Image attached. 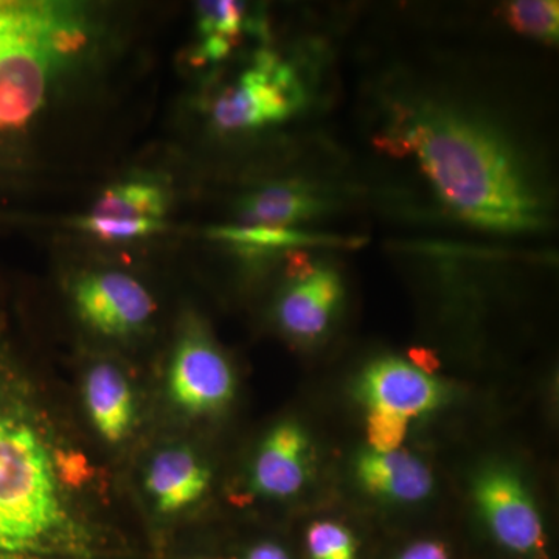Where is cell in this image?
I'll return each mask as SVG.
<instances>
[{
	"label": "cell",
	"mask_w": 559,
	"mask_h": 559,
	"mask_svg": "<svg viewBox=\"0 0 559 559\" xmlns=\"http://www.w3.org/2000/svg\"><path fill=\"white\" fill-rule=\"evenodd\" d=\"M342 293L340 274L331 267L304 272L280 300V323L293 336L314 340L329 329Z\"/></svg>",
	"instance_id": "cell-9"
},
{
	"label": "cell",
	"mask_w": 559,
	"mask_h": 559,
	"mask_svg": "<svg viewBox=\"0 0 559 559\" xmlns=\"http://www.w3.org/2000/svg\"><path fill=\"white\" fill-rule=\"evenodd\" d=\"M91 477L66 448L28 378L0 345V559H95L76 500Z\"/></svg>",
	"instance_id": "cell-1"
},
{
	"label": "cell",
	"mask_w": 559,
	"mask_h": 559,
	"mask_svg": "<svg viewBox=\"0 0 559 559\" xmlns=\"http://www.w3.org/2000/svg\"><path fill=\"white\" fill-rule=\"evenodd\" d=\"M412 360H414V366L417 367V369L428 374L432 373L436 367L439 366L436 356H430L429 352H425V349H414V352H412Z\"/></svg>",
	"instance_id": "cell-24"
},
{
	"label": "cell",
	"mask_w": 559,
	"mask_h": 559,
	"mask_svg": "<svg viewBox=\"0 0 559 559\" xmlns=\"http://www.w3.org/2000/svg\"><path fill=\"white\" fill-rule=\"evenodd\" d=\"M246 559H289L288 555L285 554V550L280 549L278 546H274V544H261V546L255 547Z\"/></svg>",
	"instance_id": "cell-23"
},
{
	"label": "cell",
	"mask_w": 559,
	"mask_h": 559,
	"mask_svg": "<svg viewBox=\"0 0 559 559\" xmlns=\"http://www.w3.org/2000/svg\"><path fill=\"white\" fill-rule=\"evenodd\" d=\"M477 503L492 535L518 554L544 555L546 535L538 510L513 471L491 468L476 481Z\"/></svg>",
	"instance_id": "cell-6"
},
{
	"label": "cell",
	"mask_w": 559,
	"mask_h": 559,
	"mask_svg": "<svg viewBox=\"0 0 559 559\" xmlns=\"http://www.w3.org/2000/svg\"><path fill=\"white\" fill-rule=\"evenodd\" d=\"M210 471L189 448H168L151 462L146 488L164 513L186 509L204 495Z\"/></svg>",
	"instance_id": "cell-12"
},
{
	"label": "cell",
	"mask_w": 559,
	"mask_h": 559,
	"mask_svg": "<svg viewBox=\"0 0 559 559\" xmlns=\"http://www.w3.org/2000/svg\"><path fill=\"white\" fill-rule=\"evenodd\" d=\"M409 419L388 412L370 409L367 418V439L370 450L377 452H392L400 450L401 443L406 439Z\"/></svg>",
	"instance_id": "cell-21"
},
{
	"label": "cell",
	"mask_w": 559,
	"mask_h": 559,
	"mask_svg": "<svg viewBox=\"0 0 559 559\" xmlns=\"http://www.w3.org/2000/svg\"><path fill=\"white\" fill-rule=\"evenodd\" d=\"M73 226L103 241H132L151 237L165 230L164 221L110 219L87 215L73 219Z\"/></svg>",
	"instance_id": "cell-19"
},
{
	"label": "cell",
	"mask_w": 559,
	"mask_h": 559,
	"mask_svg": "<svg viewBox=\"0 0 559 559\" xmlns=\"http://www.w3.org/2000/svg\"><path fill=\"white\" fill-rule=\"evenodd\" d=\"M364 403L373 411L411 419L440 406L444 389L414 364L396 358L374 360L358 384Z\"/></svg>",
	"instance_id": "cell-8"
},
{
	"label": "cell",
	"mask_w": 559,
	"mask_h": 559,
	"mask_svg": "<svg viewBox=\"0 0 559 559\" xmlns=\"http://www.w3.org/2000/svg\"><path fill=\"white\" fill-rule=\"evenodd\" d=\"M98 11L69 0H0V170L100 50Z\"/></svg>",
	"instance_id": "cell-3"
},
{
	"label": "cell",
	"mask_w": 559,
	"mask_h": 559,
	"mask_svg": "<svg viewBox=\"0 0 559 559\" xmlns=\"http://www.w3.org/2000/svg\"><path fill=\"white\" fill-rule=\"evenodd\" d=\"M234 392L229 362L200 326L190 325L173 355V401L190 414H209L226 406Z\"/></svg>",
	"instance_id": "cell-5"
},
{
	"label": "cell",
	"mask_w": 559,
	"mask_h": 559,
	"mask_svg": "<svg viewBox=\"0 0 559 559\" xmlns=\"http://www.w3.org/2000/svg\"><path fill=\"white\" fill-rule=\"evenodd\" d=\"M400 559H450L443 544L418 543L409 547Z\"/></svg>",
	"instance_id": "cell-22"
},
{
	"label": "cell",
	"mask_w": 559,
	"mask_h": 559,
	"mask_svg": "<svg viewBox=\"0 0 559 559\" xmlns=\"http://www.w3.org/2000/svg\"><path fill=\"white\" fill-rule=\"evenodd\" d=\"M304 105V84L296 70L277 55L261 51L213 102L210 119L218 131H255L290 119Z\"/></svg>",
	"instance_id": "cell-4"
},
{
	"label": "cell",
	"mask_w": 559,
	"mask_h": 559,
	"mask_svg": "<svg viewBox=\"0 0 559 559\" xmlns=\"http://www.w3.org/2000/svg\"><path fill=\"white\" fill-rule=\"evenodd\" d=\"M325 201L310 187L296 182L270 183L241 198L238 223L241 226L293 227L319 215Z\"/></svg>",
	"instance_id": "cell-13"
},
{
	"label": "cell",
	"mask_w": 559,
	"mask_h": 559,
	"mask_svg": "<svg viewBox=\"0 0 559 559\" xmlns=\"http://www.w3.org/2000/svg\"><path fill=\"white\" fill-rule=\"evenodd\" d=\"M356 476L367 491L396 502H418L432 491V474L406 451H364L356 460Z\"/></svg>",
	"instance_id": "cell-11"
},
{
	"label": "cell",
	"mask_w": 559,
	"mask_h": 559,
	"mask_svg": "<svg viewBox=\"0 0 559 559\" xmlns=\"http://www.w3.org/2000/svg\"><path fill=\"white\" fill-rule=\"evenodd\" d=\"M514 31L532 38L555 43L559 33V3L551 0H518L506 7Z\"/></svg>",
	"instance_id": "cell-18"
},
{
	"label": "cell",
	"mask_w": 559,
	"mask_h": 559,
	"mask_svg": "<svg viewBox=\"0 0 559 559\" xmlns=\"http://www.w3.org/2000/svg\"><path fill=\"white\" fill-rule=\"evenodd\" d=\"M307 433L296 423H282L261 444L252 484L255 491L267 498H289L296 495L308 474Z\"/></svg>",
	"instance_id": "cell-10"
},
{
	"label": "cell",
	"mask_w": 559,
	"mask_h": 559,
	"mask_svg": "<svg viewBox=\"0 0 559 559\" xmlns=\"http://www.w3.org/2000/svg\"><path fill=\"white\" fill-rule=\"evenodd\" d=\"M81 318L106 336H130L150 322L154 300L148 289L130 274L95 271L81 275L73 286Z\"/></svg>",
	"instance_id": "cell-7"
},
{
	"label": "cell",
	"mask_w": 559,
	"mask_h": 559,
	"mask_svg": "<svg viewBox=\"0 0 559 559\" xmlns=\"http://www.w3.org/2000/svg\"><path fill=\"white\" fill-rule=\"evenodd\" d=\"M393 135L459 218L495 231L543 226V201L524 162L488 121L447 103H412L396 106Z\"/></svg>",
	"instance_id": "cell-2"
},
{
	"label": "cell",
	"mask_w": 559,
	"mask_h": 559,
	"mask_svg": "<svg viewBox=\"0 0 559 559\" xmlns=\"http://www.w3.org/2000/svg\"><path fill=\"white\" fill-rule=\"evenodd\" d=\"M168 204L167 190L156 180H121L103 190L90 215L110 219L164 221Z\"/></svg>",
	"instance_id": "cell-15"
},
{
	"label": "cell",
	"mask_w": 559,
	"mask_h": 559,
	"mask_svg": "<svg viewBox=\"0 0 559 559\" xmlns=\"http://www.w3.org/2000/svg\"><path fill=\"white\" fill-rule=\"evenodd\" d=\"M210 240L223 242L246 255H266L277 250L304 246L345 245L344 240L323 235L305 234L289 227L241 226L227 224L207 230Z\"/></svg>",
	"instance_id": "cell-16"
},
{
	"label": "cell",
	"mask_w": 559,
	"mask_h": 559,
	"mask_svg": "<svg viewBox=\"0 0 559 559\" xmlns=\"http://www.w3.org/2000/svg\"><path fill=\"white\" fill-rule=\"evenodd\" d=\"M246 21V7L238 2H201L198 28L202 35L200 58L218 61L230 53Z\"/></svg>",
	"instance_id": "cell-17"
},
{
	"label": "cell",
	"mask_w": 559,
	"mask_h": 559,
	"mask_svg": "<svg viewBox=\"0 0 559 559\" xmlns=\"http://www.w3.org/2000/svg\"><path fill=\"white\" fill-rule=\"evenodd\" d=\"M308 550L312 559H355L352 533L334 522H316L308 530Z\"/></svg>",
	"instance_id": "cell-20"
},
{
	"label": "cell",
	"mask_w": 559,
	"mask_h": 559,
	"mask_svg": "<svg viewBox=\"0 0 559 559\" xmlns=\"http://www.w3.org/2000/svg\"><path fill=\"white\" fill-rule=\"evenodd\" d=\"M84 401L92 425L110 443L128 436L134 421V399L127 378L117 367L102 362L87 371Z\"/></svg>",
	"instance_id": "cell-14"
}]
</instances>
